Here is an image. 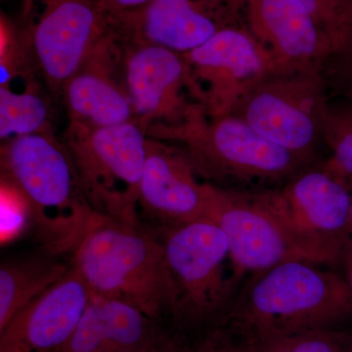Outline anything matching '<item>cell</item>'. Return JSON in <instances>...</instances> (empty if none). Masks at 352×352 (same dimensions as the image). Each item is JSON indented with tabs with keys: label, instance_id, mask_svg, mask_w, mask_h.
<instances>
[{
	"label": "cell",
	"instance_id": "1",
	"mask_svg": "<svg viewBox=\"0 0 352 352\" xmlns=\"http://www.w3.org/2000/svg\"><path fill=\"white\" fill-rule=\"evenodd\" d=\"M352 318L346 278L320 264L291 261L254 275L221 325L250 346Z\"/></svg>",
	"mask_w": 352,
	"mask_h": 352
},
{
	"label": "cell",
	"instance_id": "2",
	"mask_svg": "<svg viewBox=\"0 0 352 352\" xmlns=\"http://www.w3.org/2000/svg\"><path fill=\"white\" fill-rule=\"evenodd\" d=\"M1 177L24 201L44 252L73 254L96 212L83 195L66 144L48 129L6 141Z\"/></svg>",
	"mask_w": 352,
	"mask_h": 352
},
{
	"label": "cell",
	"instance_id": "3",
	"mask_svg": "<svg viewBox=\"0 0 352 352\" xmlns=\"http://www.w3.org/2000/svg\"><path fill=\"white\" fill-rule=\"evenodd\" d=\"M71 263L91 295L129 303L161 324L175 295L159 234L95 214Z\"/></svg>",
	"mask_w": 352,
	"mask_h": 352
},
{
	"label": "cell",
	"instance_id": "4",
	"mask_svg": "<svg viewBox=\"0 0 352 352\" xmlns=\"http://www.w3.org/2000/svg\"><path fill=\"white\" fill-rule=\"evenodd\" d=\"M164 258L175 288L173 318L182 328H219L232 303L237 280L226 234L208 217L161 229Z\"/></svg>",
	"mask_w": 352,
	"mask_h": 352
},
{
	"label": "cell",
	"instance_id": "5",
	"mask_svg": "<svg viewBox=\"0 0 352 352\" xmlns=\"http://www.w3.org/2000/svg\"><path fill=\"white\" fill-rule=\"evenodd\" d=\"M157 139L182 143L199 175L222 182L289 180L311 164L271 142L234 115L212 118L200 111Z\"/></svg>",
	"mask_w": 352,
	"mask_h": 352
},
{
	"label": "cell",
	"instance_id": "6",
	"mask_svg": "<svg viewBox=\"0 0 352 352\" xmlns=\"http://www.w3.org/2000/svg\"><path fill=\"white\" fill-rule=\"evenodd\" d=\"M64 143L94 212L122 221H139V192L148 154L147 132L142 126L135 120L96 129L69 124Z\"/></svg>",
	"mask_w": 352,
	"mask_h": 352
},
{
	"label": "cell",
	"instance_id": "7",
	"mask_svg": "<svg viewBox=\"0 0 352 352\" xmlns=\"http://www.w3.org/2000/svg\"><path fill=\"white\" fill-rule=\"evenodd\" d=\"M207 217L226 234L237 280L287 261L319 264L278 210L272 190L243 192L208 183Z\"/></svg>",
	"mask_w": 352,
	"mask_h": 352
},
{
	"label": "cell",
	"instance_id": "8",
	"mask_svg": "<svg viewBox=\"0 0 352 352\" xmlns=\"http://www.w3.org/2000/svg\"><path fill=\"white\" fill-rule=\"evenodd\" d=\"M322 69L273 73L230 115L245 120L271 142L314 161L330 101Z\"/></svg>",
	"mask_w": 352,
	"mask_h": 352
},
{
	"label": "cell",
	"instance_id": "9",
	"mask_svg": "<svg viewBox=\"0 0 352 352\" xmlns=\"http://www.w3.org/2000/svg\"><path fill=\"white\" fill-rule=\"evenodd\" d=\"M22 27L54 89H62L110 32L102 0H25Z\"/></svg>",
	"mask_w": 352,
	"mask_h": 352
},
{
	"label": "cell",
	"instance_id": "10",
	"mask_svg": "<svg viewBox=\"0 0 352 352\" xmlns=\"http://www.w3.org/2000/svg\"><path fill=\"white\" fill-rule=\"evenodd\" d=\"M109 25L120 43L185 54L222 30L247 28V0H152L110 16Z\"/></svg>",
	"mask_w": 352,
	"mask_h": 352
},
{
	"label": "cell",
	"instance_id": "11",
	"mask_svg": "<svg viewBox=\"0 0 352 352\" xmlns=\"http://www.w3.org/2000/svg\"><path fill=\"white\" fill-rule=\"evenodd\" d=\"M278 210L321 265H344L351 236V188L323 164L272 190Z\"/></svg>",
	"mask_w": 352,
	"mask_h": 352
},
{
	"label": "cell",
	"instance_id": "12",
	"mask_svg": "<svg viewBox=\"0 0 352 352\" xmlns=\"http://www.w3.org/2000/svg\"><path fill=\"white\" fill-rule=\"evenodd\" d=\"M120 44L126 52L122 60L124 85L134 120L147 135L154 129L156 138L205 110L182 54L159 46Z\"/></svg>",
	"mask_w": 352,
	"mask_h": 352
},
{
	"label": "cell",
	"instance_id": "13",
	"mask_svg": "<svg viewBox=\"0 0 352 352\" xmlns=\"http://www.w3.org/2000/svg\"><path fill=\"white\" fill-rule=\"evenodd\" d=\"M182 55L189 65L199 101L212 118L230 115L274 73L270 58L245 27L222 30Z\"/></svg>",
	"mask_w": 352,
	"mask_h": 352
},
{
	"label": "cell",
	"instance_id": "14",
	"mask_svg": "<svg viewBox=\"0 0 352 352\" xmlns=\"http://www.w3.org/2000/svg\"><path fill=\"white\" fill-rule=\"evenodd\" d=\"M247 28L274 73L322 69L336 47L298 0H247Z\"/></svg>",
	"mask_w": 352,
	"mask_h": 352
},
{
	"label": "cell",
	"instance_id": "15",
	"mask_svg": "<svg viewBox=\"0 0 352 352\" xmlns=\"http://www.w3.org/2000/svg\"><path fill=\"white\" fill-rule=\"evenodd\" d=\"M90 298L87 285L71 263L54 286L0 330V352H63Z\"/></svg>",
	"mask_w": 352,
	"mask_h": 352
},
{
	"label": "cell",
	"instance_id": "16",
	"mask_svg": "<svg viewBox=\"0 0 352 352\" xmlns=\"http://www.w3.org/2000/svg\"><path fill=\"white\" fill-rule=\"evenodd\" d=\"M198 175L184 150L148 138L138 207L161 229L207 217L208 183Z\"/></svg>",
	"mask_w": 352,
	"mask_h": 352
},
{
	"label": "cell",
	"instance_id": "17",
	"mask_svg": "<svg viewBox=\"0 0 352 352\" xmlns=\"http://www.w3.org/2000/svg\"><path fill=\"white\" fill-rule=\"evenodd\" d=\"M122 46L108 34L62 87L69 124L87 129L119 126L134 120L131 98L113 76Z\"/></svg>",
	"mask_w": 352,
	"mask_h": 352
},
{
	"label": "cell",
	"instance_id": "18",
	"mask_svg": "<svg viewBox=\"0 0 352 352\" xmlns=\"http://www.w3.org/2000/svg\"><path fill=\"white\" fill-rule=\"evenodd\" d=\"M162 333L159 322L138 308L91 295L63 352H143Z\"/></svg>",
	"mask_w": 352,
	"mask_h": 352
},
{
	"label": "cell",
	"instance_id": "19",
	"mask_svg": "<svg viewBox=\"0 0 352 352\" xmlns=\"http://www.w3.org/2000/svg\"><path fill=\"white\" fill-rule=\"evenodd\" d=\"M47 254L10 259L0 266V330L27 305L48 291L68 272L64 263Z\"/></svg>",
	"mask_w": 352,
	"mask_h": 352
},
{
	"label": "cell",
	"instance_id": "20",
	"mask_svg": "<svg viewBox=\"0 0 352 352\" xmlns=\"http://www.w3.org/2000/svg\"><path fill=\"white\" fill-rule=\"evenodd\" d=\"M48 109L41 95L27 89L0 87V138L2 141L47 131Z\"/></svg>",
	"mask_w": 352,
	"mask_h": 352
},
{
	"label": "cell",
	"instance_id": "21",
	"mask_svg": "<svg viewBox=\"0 0 352 352\" xmlns=\"http://www.w3.org/2000/svg\"><path fill=\"white\" fill-rule=\"evenodd\" d=\"M322 142L330 157L323 166L352 188V103L329 101L323 124Z\"/></svg>",
	"mask_w": 352,
	"mask_h": 352
},
{
	"label": "cell",
	"instance_id": "22",
	"mask_svg": "<svg viewBox=\"0 0 352 352\" xmlns=\"http://www.w3.org/2000/svg\"><path fill=\"white\" fill-rule=\"evenodd\" d=\"M252 352H352V330L305 331L251 346Z\"/></svg>",
	"mask_w": 352,
	"mask_h": 352
},
{
	"label": "cell",
	"instance_id": "23",
	"mask_svg": "<svg viewBox=\"0 0 352 352\" xmlns=\"http://www.w3.org/2000/svg\"><path fill=\"white\" fill-rule=\"evenodd\" d=\"M332 41L336 50L352 38V0H298Z\"/></svg>",
	"mask_w": 352,
	"mask_h": 352
},
{
	"label": "cell",
	"instance_id": "24",
	"mask_svg": "<svg viewBox=\"0 0 352 352\" xmlns=\"http://www.w3.org/2000/svg\"><path fill=\"white\" fill-rule=\"evenodd\" d=\"M321 72L329 98L352 103V38L327 58Z\"/></svg>",
	"mask_w": 352,
	"mask_h": 352
},
{
	"label": "cell",
	"instance_id": "25",
	"mask_svg": "<svg viewBox=\"0 0 352 352\" xmlns=\"http://www.w3.org/2000/svg\"><path fill=\"white\" fill-rule=\"evenodd\" d=\"M184 352H252L251 346L226 328L208 331L194 346Z\"/></svg>",
	"mask_w": 352,
	"mask_h": 352
},
{
	"label": "cell",
	"instance_id": "26",
	"mask_svg": "<svg viewBox=\"0 0 352 352\" xmlns=\"http://www.w3.org/2000/svg\"><path fill=\"white\" fill-rule=\"evenodd\" d=\"M186 346H183L175 336L168 335L166 332L161 333L154 342L143 352H184Z\"/></svg>",
	"mask_w": 352,
	"mask_h": 352
},
{
	"label": "cell",
	"instance_id": "27",
	"mask_svg": "<svg viewBox=\"0 0 352 352\" xmlns=\"http://www.w3.org/2000/svg\"><path fill=\"white\" fill-rule=\"evenodd\" d=\"M150 1L152 0H102V3L108 17H110L117 14L140 8Z\"/></svg>",
	"mask_w": 352,
	"mask_h": 352
},
{
	"label": "cell",
	"instance_id": "28",
	"mask_svg": "<svg viewBox=\"0 0 352 352\" xmlns=\"http://www.w3.org/2000/svg\"><path fill=\"white\" fill-rule=\"evenodd\" d=\"M352 261V188L351 190V236H349V244L347 248L346 259H344V268L346 264Z\"/></svg>",
	"mask_w": 352,
	"mask_h": 352
},
{
	"label": "cell",
	"instance_id": "29",
	"mask_svg": "<svg viewBox=\"0 0 352 352\" xmlns=\"http://www.w3.org/2000/svg\"><path fill=\"white\" fill-rule=\"evenodd\" d=\"M344 272H346L344 278H346L347 286H349L352 296V261L344 266Z\"/></svg>",
	"mask_w": 352,
	"mask_h": 352
}]
</instances>
